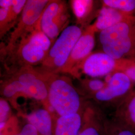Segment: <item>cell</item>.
Instances as JSON below:
<instances>
[{"mask_svg": "<svg viewBox=\"0 0 135 135\" xmlns=\"http://www.w3.org/2000/svg\"><path fill=\"white\" fill-rule=\"evenodd\" d=\"M114 118L135 129V91H132L118 105Z\"/></svg>", "mask_w": 135, "mask_h": 135, "instance_id": "9a60e30c", "label": "cell"}, {"mask_svg": "<svg viewBox=\"0 0 135 135\" xmlns=\"http://www.w3.org/2000/svg\"><path fill=\"white\" fill-rule=\"evenodd\" d=\"M96 31L93 25L88 27L83 32L73 49L70 57L65 65L58 72L78 75V71L83 61L91 55L95 45V33Z\"/></svg>", "mask_w": 135, "mask_h": 135, "instance_id": "9c48e42d", "label": "cell"}, {"mask_svg": "<svg viewBox=\"0 0 135 135\" xmlns=\"http://www.w3.org/2000/svg\"><path fill=\"white\" fill-rule=\"evenodd\" d=\"M12 135H38L36 128L29 123L24 126L19 133Z\"/></svg>", "mask_w": 135, "mask_h": 135, "instance_id": "7402d4cb", "label": "cell"}, {"mask_svg": "<svg viewBox=\"0 0 135 135\" xmlns=\"http://www.w3.org/2000/svg\"><path fill=\"white\" fill-rule=\"evenodd\" d=\"M135 18L132 15L128 14L115 9L104 6L99 12L96 21L93 24L96 32H101L106 29Z\"/></svg>", "mask_w": 135, "mask_h": 135, "instance_id": "8fae6325", "label": "cell"}, {"mask_svg": "<svg viewBox=\"0 0 135 135\" xmlns=\"http://www.w3.org/2000/svg\"><path fill=\"white\" fill-rule=\"evenodd\" d=\"M84 114L80 112L68 116H59L54 122V135H78L82 128Z\"/></svg>", "mask_w": 135, "mask_h": 135, "instance_id": "7c38bea8", "label": "cell"}, {"mask_svg": "<svg viewBox=\"0 0 135 135\" xmlns=\"http://www.w3.org/2000/svg\"><path fill=\"white\" fill-rule=\"evenodd\" d=\"M106 84V82H103L100 80L93 79L88 82V86L90 90L95 94L102 90L105 87Z\"/></svg>", "mask_w": 135, "mask_h": 135, "instance_id": "44dd1931", "label": "cell"}, {"mask_svg": "<svg viewBox=\"0 0 135 135\" xmlns=\"http://www.w3.org/2000/svg\"><path fill=\"white\" fill-rule=\"evenodd\" d=\"M47 74L49 105L59 116H70L80 112L81 98L70 80Z\"/></svg>", "mask_w": 135, "mask_h": 135, "instance_id": "7a4b0ae2", "label": "cell"}, {"mask_svg": "<svg viewBox=\"0 0 135 135\" xmlns=\"http://www.w3.org/2000/svg\"><path fill=\"white\" fill-rule=\"evenodd\" d=\"M47 77L30 67L22 68L14 78L16 95L24 94L38 101L48 102V84Z\"/></svg>", "mask_w": 135, "mask_h": 135, "instance_id": "277c9868", "label": "cell"}, {"mask_svg": "<svg viewBox=\"0 0 135 135\" xmlns=\"http://www.w3.org/2000/svg\"><path fill=\"white\" fill-rule=\"evenodd\" d=\"M52 42L41 31L38 23L34 31L20 41L18 55L22 62L28 65L42 63L48 55Z\"/></svg>", "mask_w": 135, "mask_h": 135, "instance_id": "5b68a950", "label": "cell"}, {"mask_svg": "<svg viewBox=\"0 0 135 135\" xmlns=\"http://www.w3.org/2000/svg\"><path fill=\"white\" fill-rule=\"evenodd\" d=\"M69 18L67 8L62 1H49L39 22L41 31L52 41L65 29Z\"/></svg>", "mask_w": 135, "mask_h": 135, "instance_id": "52a82bcc", "label": "cell"}, {"mask_svg": "<svg viewBox=\"0 0 135 135\" xmlns=\"http://www.w3.org/2000/svg\"><path fill=\"white\" fill-rule=\"evenodd\" d=\"M49 2L47 0L27 1L17 27L10 36L8 50L13 49L18 41L24 38L36 28Z\"/></svg>", "mask_w": 135, "mask_h": 135, "instance_id": "8992f818", "label": "cell"}, {"mask_svg": "<svg viewBox=\"0 0 135 135\" xmlns=\"http://www.w3.org/2000/svg\"><path fill=\"white\" fill-rule=\"evenodd\" d=\"M123 72L125 73L132 82H135V61H134L127 67L125 68L123 70Z\"/></svg>", "mask_w": 135, "mask_h": 135, "instance_id": "603a6c76", "label": "cell"}, {"mask_svg": "<svg viewBox=\"0 0 135 135\" xmlns=\"http://www.w3.org/2000/svg\"><path fill=\"white\" fill-rule=\"evenodd\" d=\"M105 127L106 135H135V129L113 118H105Z\"/></svg>", "mask_w": 135, "mask_h": 135, "instance_id": "e0dca14e", "label": "cell"}, {"mask_svg": "<svg viewBox=\"0 0 135 135\" xmlns=\"http://www.w3.org/2000/svg\"><path fill=\"white\" fill-rule=\"evenodd\" d=\"M99 40L103 52L117 60L135 58V18L102 31Z\"/></svg>", "mask_w": 135, "mask_h": 135, "instance_id": "6da1fadb", "label": "cell"}, {"mask_svg": "<svg viewBox=\"0 0 135 135\" xmlns=\"http://www.w3.org/2000/svg\"><path fill=\"white\" fill-rule=\"evenodd\" d=\"M93 1L90 0H74L72 2L74 13L79 20L85 19L92 10Z\"/></svg>", "mask_w": 135, "mask_h": 135, "instance_id": "ac0fdd59", "label": "cell"}, {"mask_svg": "<svg viewBox=\"0 0 135 135\" xmlns=\"http://www.w3.org/2000/svg\"><path fill=\"white\" fill-rule=\"evenodd\" d=\"M11 109L9 103L3 98L0 100V123H7L9 120Z\"/></svg>", "mask_w": 135, "mask_h": 135, "instance_id": "ffe728a7", "label": "cell"}, {"mask_svg": "<svg viewBox=\"0 0 135 135\" xmlns=\"http://www.w3.org/2000/svg\"><path fill=\"white\" fill-rule=\"evenodd\" d=\"M81 29L76 25L66 27L55 42L42 63L46 72H58L67 62L78 40L82 35Z\"/></svg>", "mask_w": 135, "mask_h": 135, "instance_id": "3957f363", "label": "cell"}, {"mask_svg": "<svg viewBox=\"0 0 135 135\" xmlns=\"http://www.w3.org/2000/svg\"><path fill=\"white\" fill-rule=\"evenodd\" d=\"M104 6L132 15L135 10V0H104Z\"/></svg>", "mask_w": 135, "mask_h": 135, "instance_id": "d6986e66", "label": "cell"}, {"mask_svg": "<svg viewBox=\"0 0 135 135\" xmlns=\"http://www.w3.org/2000/svg\"><path fill=\"white\" fill-rule=\"evenodd\" d=\"M133 61L132 60H117L104 52H98L89 56L79 69L89 76L99 77L114 72H123Z\"/></svg>", "mask_w": 135, "mask_h": 135, "instance_id": "ba28073f", "label": "cell"}, {"mask_svg": "<svg viewBox=\"0 0 135 135\" xmlns=\"http://www.w3.org/2000/svg\"><path fill=\"white\" fill-rule=\"evenodd\" d=\"M106 83L102 90L94 94L97 101L110 103L120 100L121 103L132 92V81L123 72H117L109 76Z\"/></svg>", "mask_w": 135, "mask_h": 135, "instance_id": "30bf717a", "label": "cell"}, {"mask_svg": "<svg viewBox=\"0 0 135 135\" xmlns=\"http://www.w3.org/2000/svg\"><path fill=\"white\" fill-rule=\"evenodd\" d=\"M27 120L36 128L38 135H54V122L48 110L38 109L28 115Z\"/></svg>", "mask_w": 135, "mask_h": 135, "instance_id": "5bb4252c", "label": "cell"}, {"mask_svg": "<svg viewBox=\"0 0 135 135\" xmlns=\"http://www.w3.org/2000/svg\"><path fill=\"white\" fill-rule=\"evenodd\" d=\"M27 2L26 0H1V8H7L9 11V16L4 27L1 30V35H4L10 29L12 23L17 18L19 15L21 14Z\"/></svg>", "mask_w": 135, "mask_h": 135, "instance_id": "2e32d148", "label": "cell"}, {"mask_svg": "<svg viewBox=\"0 0 135 135\" xmlns=\"http://www.w3.org/2000/svg\"><path fill=\"white\" fill-rule=\"evenodd\" d=\"M105 120L100 113L88 109L84 114L83 125L78 135H106Z\"/></svg>", "mask_w": 135, "mask_h": 135, "instance_id": "4fadbf2b", "label": "cell"}]
</instances>
